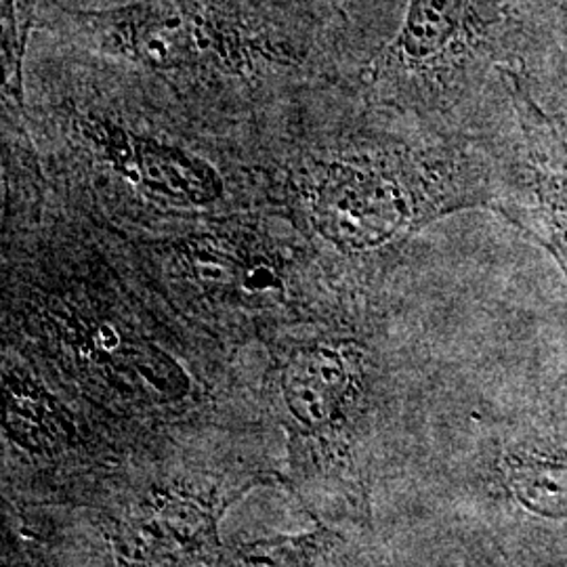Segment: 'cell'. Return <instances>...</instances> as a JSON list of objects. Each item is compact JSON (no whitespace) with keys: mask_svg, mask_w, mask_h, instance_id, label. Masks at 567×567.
Listing matches in <instances>:
<instances>
[{"mask_svg":"<svg viewBox=\"0 0 567 567\" xmlns=\"http://www.w3.org/2000/svg\"><path fill=\"white\" fill-rule=\"evenodd\" d=\"M555 44L548 0H408L398 34L360 82L372 102L426 118L463 107L492 114L501 72L529 74Z\"/></svg>","mask_w":567,"mask_h":567,"instance_id":"obj_1","label":"cell"},{"mask_svg":"<svg viewBox=\"0 0 567 567\" xmlns=\"http://www.w3.org/2000/svg\"><path fill=\"white\" fill-rule=\"evenodd\" d=\"M501 81L484 137L494 164L492 208L543 246L567 280V137L524 70L505 68Z\"/></svg>","mask_w":567,"mask_h":567,"instance_id":"obj_2","label":"cell"},{"mask_svg":"<svg viewBox=\"0 0 567 567\" xmlns=\"http://www.w3.org/2000/svg\"><path fill=\"white\" fill-rule=\"evenodd\" d=\"M61 105L72 137L122 182L183 206H208L224 198V173L200 152L154 133L135 131L110 107L82 105L74 95H65Z\"/></svg>","mask_w":567,"mask_h":567,"instance_id":"obj_3","label":"cell"},{"mask_svg":"<svg viewBox=\"0 0 567 567\" xmlns=\"http://www.w3.org/2000/svg\"><path fill=\"white\" fill-rule=\"evenodd\" d=\"M284 400L288 410L309 426L324 425L344 402L347 370L339 353L305 347L284 368Z\"/></svg>","mask_w":567,"mask_h":567,"instance_id":"obj_4","label":"cell"},{"mask_svg":"<svg viewBox=\"0 0 567 567\" xmlns=\"http://www.w3.org/2000/svg\"><path fill=\"white\" fill-rule=\"evenodd\" d=\"M47 0H2V68H4V103L18 112H25V84L23 65L28 55V42L39 30L42 7Z\"/></svg>","mask_w":567,"mask_h":567,"instance_id":"obj_5","label":"cell"},{"mask_svg":"<svg viewBox=\"0 0 567 567\" xmlns=\"http://www.w3.org/2000/svg\"><path fill=\"white\" fill-rule=\"evenodd\" d=\"M532 84H545L553 95L564 105L567 116V53L561 44H557L543 63L529 74Z\"/></svg>","mask_w":567,"mask_h":567,"instance_id":"obj_6","label":"cell"}]
</instances>
